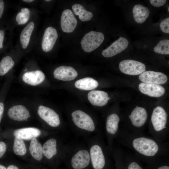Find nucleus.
<instances>
[{
	"label": "nucleus",
	"mask_w": 169,
	"mask_h": 169,
	"mask_svg": "<svg viewBox=\"0 0 169 169\" xmlns=\"http://www.w3.org/2000/svg\"><path fill=\"white\" fill-rule=\"evenodd\" d=\"M58 37L56 30L52 27H49L45 30L43 36L41 46L45 52L51 51L53 48Z\"/></svg>",
	"instance_id": "nucleus-14"
},
{
	"label": "nucleus",
	"mask_w": 169,
	"mask_h": 169,
	"mask_svg": "<svg viewBox=\"0 0 169 169\" xmlns=\"http://www.w3.org/2000/svg\"><path fill=\"white\" fill-rule=\"evenodd\" d=\"M34 24L30 22L23 30L20 36V41L22 48L25 49L28 47L31 36L33 30Z\"/></svg>",
	"instance_id": "nucleus-24"
},
{
	"label": "nucleus",
	"mask_w": 169,
	"mask_h": 169,
	"mask_svg": "<svg viewBox=\"0 0 169 169\" xmlns=\"http://www.w3.org/2000/svg\"><path fill=\"white\" fill-rule=\"evenodd\" d=\"M72 131L78 135L86 137L100 132L95 121L90 115L80 110L71 113Z\"/></svg>",
	"instance_id": "nucleus-4"
},
{
	"label": "nucleus",
	"mask_w": 169,
	"mask_h": 169,
	"mask_svg": "<svg viewBox=\"0 0 169 169\" xmlns=\"http://www.w3.org/2000/svg\"><path fill=\"white\" fill-rule=\"evenodd\" d=\"M139 78L143 82L159 85L165 84L167 80V77L164 74L152 71H144L139 75Z\"/></svg>",
	"instance_id": "nucleus-11"
},
{
	"label": "nucleus",
	"mask_w": 169,
	"mask_h": 169,
	"mask_svg": "<svg viewBox=\"0 0 169 169\" xmlns=\"http://www.w3.org/2000/svg\"><path fill=\"white\" fill-rule=\"evenodd\" d=\"M167 9H168V11L169 12V7H168Z\"/></svg>",
	"instance_id": "nucleus-42"
},
{
	"label": "nucleus",
	"mask_w": 169,
	"mask_h": 169,
	"mask_svg": "<svg viewBox=\"0 0 169 169\" xmlns=\"http://www.w3.org/2000/svg\"><path fill=\"white\" fill-rule=\"evenodd\" d=\"M157 169H169V167L167 166L164 165L159 167Z\"/></svg>",
	"instance_id": "nucleus-38"
},
{
	"label": "nucleus",
	"mask_w": 169,
	"mask_h": 169,
	"mask_svg": "<svg viewBox=\"0 0 169 169\" xmlns=\"http://www.w3.org/2000/svg\"><path fill=\"white\" fill-rule=\"evenodd\" d=\"M4 110L3 104L2 102H0V123L3 113Z\"/></svg>",
	"instance_id": "nucleus-36"
},
{
	"label": "nucleus",
	"mask_w": 169,
	"mask_h": 169,
	"mask_svg": "<svg viewBox=\"0 0 169 169\" xmlns=\"http://www.w3.org/2000/svg\"><path fill=\"white\" fill-rule=\"evenodd\" d=\"M13 134L15 137H19L23 140H30L39 136L41 131L37 128L26 127L15 130Z\"/></svg>",
	"instance_id": "nucleus-20"
},
{
	"label": "nucleus",
	"mask_w": 169,
	"mask_h": 169,
	"mask_svg": "<svg viewBox=\"0 0 169 169\" xmlns=\"http://www.w3.org/2000/svg\"><path fill=\"white\" fill-rule=\"evenodd\" d=\"M87 97L92 105L99 107L105 105L110 99L106 92L99 90L90 91L88 94Z\"/></svg>",
	"instance_id": "nucleus-18"
},
{
	"label": "nucleus",
	"mask_w": 169,
	"mask_h": 169,
	"mask_svg": "<svg viewBox=\"0 0 169 169\" xmlns=\"http://www.w3.org/2000/svg\"><path fill=\"white\" fill-rule=\"evenodd\" d=\"M13 150L16 155L23 156L27 152L25 145L23 140L18 137H15L14 140Z\"/></svg>",
	"instance_id": "nucleus-26"
},
{
	"label": "nucleus",
	"mask_w": 169,
	"mask_h": 169,
	"mask_svg": "<svg viewBox=\"0 0 169 169\" xmlns=\"http://www.w3.org/2000/svg\"><path fill=\"white\" fill-rule=\"evenodd\" d=\"M14 64L11 57L7 56L3 58L0 62V76L6 74L13 67Z\"/></svg>",
	"instance_id": "nucleus-27"
},
{
	"label": "nucleus",
	"mask_w": 169,
	"mask_h": 169,
	"mask_svg": "<svg viewBox=\"0 0 169 169\" xmlns=\"http://www.w3.org/2000/svg\"><path fill=\"white\" fill-rule=\"evenodd\" d=\"M29 151L35 160L40 161L43 158L42 146L36 138H34L31 141Z\"/></svg>",
	"instance_id": "nucleus-22"
},
{
	"label": "nucleus",
	"mask_w": 169,
	"mask_h": 169,
	"mask_svg": "<svg viewBox=\"0 0 169 169\" xmlns=\"http://www.w3.org/2000/svg\"><path fill=\"white\" fill-rule=\"evenodd\" d=\"M72 8L74 14L78 15L79 19L82 21H90L93 17L92 13L86 10L81 4H74Z\"/></svg>",
	"instance_id": "nucleus-25"
},
{
	"label": "nucleus",
	"mask_w": 169,
	"mask_h": 169,
	"mask_svg": "<svg viewBox=\"0 0 169 169\" xmlns=\"http://www.w3.org/2000/svg\"><path fill=\"white\" fill-rule=\"evenodd\" d=\"M75 87L79 89L84 90H91L96 88L98 86V82L90 77H85L76 81Z\"/></svg>",
	"instance_id": "nucleus-23"
},
{
	"label": "nucleus",
	"mask_w": 169,
	"mask_h": 169,
	"mask_svg": "<svg viewBox=\"0 0 169 169\" xmlns=\"http://www.w3.org/2000/svg\"><path fill=\"white\" fill-rule=\"evenodd\" d=\"M154 51L161 54H169V40L163 39L160 41L155 47Z\"/></svg>",
	"instance_id": "nucleus-28"
},
{
	"label": "nucleus",
	"mask_w": 169,
	"mask_h": 169,
	"mask_svg": "<svg viewBox=\"0 0 169 169\" xmlns=\"http://www.w3.org/2000/svg\"><path fill=\"white\" fill-rule=\"evenodd\" d=\"M119 68L123 73L133 75L140 74L146 69V66L144 64L131 59L122 61L119 64Z\"/></svg>",
	"instance_id": "nucleus-9"
},
{
	"label": "nucleus",
	"mask_w": 169,
	"mask_h": 169,
	"mask_svg": "<svg viewBox=\"0 0 169 169\" xmlns=\"http://www.w3.org/2000/svg\"><path fill=\"white\" fill-rule=\"evenodd\" d=\"M161 29L163 32L169 33V18H166L161 22L160 24Z\"/></svg>",
	"instance_id": "nucleus-30"
},
{
	"label": "nucleus",
	"mask_w": 169,
	"mask_h": 169,
	"mask_svg": "<svg viewBox=\"0 0 169 169\" xmlns=\"http://www.w3.org/2000/svg\"><path fill=\"white\" fill-rule=\"evenodd\" d=\"M64 160L67 169H92L87 145L72 142L65 145Z\"/></svg>",
	"instance_id": "nucleus-1"
},
{
	"label": "nucleus",
	"mask_w": 169,
	"mask_h": 169,
	"mask_svg": "<svg viewBox=\"0 0 169 169\" xmlns=\"http://www.w3.org/2000/svg\"><path fill=\"white\" fill-rule=\"evenodd\" d=\"M55 78L63 81H70L78 75L77 71L71 66H61L56 68L54 72Z\"/></svg>",
	"instance_id": "nucleus-16"
},
{
	"label": "nucleus",
	"mask_w": 169,
	"mask_h": 169,
	"mask_svg": "<svg viewBox=\"0 0 169 169\" xmlns=\"http://www.w3.org/2000/svg\"><path fill=\"white\" fill-rule=\"evenodd\" d=\"M86 142L92 169H105L111 152L105 144L100 132L87 137Z\"/></svg>",
	"instance_id": "nucleus-2"
},
{
	"label": "nucleus",
	"mask_w": 169,
	"mask_h": 169,
	"mask_svg": "<svg viewBox=\"0 0 169 169\" xmlns=\"http://www.w3.org/2000/svg\"><path fill=\"white\" fill-rule=\"evenodd\" d=\"M7 149L6 144L3 141H0V158L5 154Z\"/></svg>",
	"instance_id": "nucleus-32"
},
{
	"label": "nucleus",
	"mask_w": 169,
	"mask_h": 169,
	"mask_svg": "<svg viewBox=\"0 0 169 169\" xmlns=\"http://www.w3.org/2000/svg\"><path fill=\"white\" fill-rule=\"evenodd\" d=\"M23 1L27 3H30L34 1L33 0H24Z\"/></svg>",
	"instance_id": "nucleus-40"
},
{
	"label": "nucleus",
	"mask_w": 169,
	"mask_h": 169,
	"mask_svg": "<svg viewBox=\"0 0 169 169\" xmlns=\"http://www.w3.org/2000/svg\"><path fill=\"white\" fill-rule=\"evenodd\" d=\"M8 115L12 119L17 121L26 120L30 116L28 109L22 105H17L10 108Z\"/></svg>",
	"instance_id": "nucleus-17"
},
{
	"label": "nucleus",
	"mask_w": 169,
	"mask_h": 169,
	"mask_svg": "<svg viewBox=\"0 0 169 169\" xmlns=\"http://www.w3.org/2000/svg\"><path fill=\"white\" fill-rule=\"evenodd\" d=\"M4 38V31L0 30V49L3 48V42Z\"/></svg>",
	"instance_id": "nucleus-34"
},
{
	"label": "nucleus",
	"mask_w": 169,
	"mask_h": 169,
	"mask_svg": "<svg viewBox=\"0 0 169 169\" xmlns=\"http://www.w3.org/2000/svg\"><path fill=\"white\" fill-rule=\"evenodd\" d=\"M59 142L55 138L48 139L42 146L43 156L48 160H52L58 156L64 159L65 156V145L59 149Z\"/></svg>",
	"instance_id": "nucleus-7"
},
{
	"label": "nucleus",
	"mask_w": 169,
	"mask_h": 169,
	"mask_svg": "<svg viewBox=\"0 0 169 169\" xmlns=\"http://www.w3.org/2000/svg\"><path fill=\"white\" fill-rule=\"evenodd\" d=\"M128 117L133 126L139 129L145 124L148 114L145 108L137 106L133 110Z\"/></svg>",
	"instance_id": "nucleus-10"
},
{
	"label": "nucleus",
	"mask_w": 169,
	"mask_h": 169,
	"mask_svg": "<svg viewBox=\"0 0 169 169\" xmlns=\"http://www.w3.org/2000/svg\"><path fill=\"white\" fill-rule=\"evenodd\" d=\"M167 114L163 107L158 106L154 109L151 117V131L155 135L160 136L167 131Z\"/></svg>",
	"instance_id": "nucleus-5"
},
{
	"label": "nucleus",
	"mask_w": 169,
	"mask_h": 169,
	"mask_svg": "<svg viewBox=\"0 0 169 169\" xmlns=\"http://www.w3.org/2000/svg\"><path fill=\"white\" fill-rule=\"evenodd\" d=\"M132 13L136 22L139 23H142L148 18L150 14V11L148 8L139 4L134 7Z\"/></svg>",
	"instance_id": "nucleus-21"
},
{
	"label": "nucleus",
	"mask_w": 169,
	"mask_h": 169,
	"mask_svg": "<svg viewBox=\"0 0 169 169\" xmlns=\"http://www.w3.org/2000/svg\"><path fill=\"white\" fill-rule=\"evenodd\" d=\"M125 142L138 155L151 157L160 154L162 145L157 140L140 135H130Z\"/></svg>",
	"instance_id": "nucleus-3"
},
{
	"label": "nucleus",
	"mask_w": 169,
	"mask_h": 169,
	"mask_svg": "<svg viewBox=\"0 0 169 169\" xmlns=\"http://www.w3.org/2000/svg\"><path fill=\"white\" fill-rule=\"evenodd\" d=\"M128 40L123 37H120L107 49L102 52V55L105 57L114 56L125 50L128 45Z\"/></svg>",
	"instance_id": "nucleus-13"
},
{
	"label": "nucleus",
	"mask_w": 169,
	"mask_h": 169,
	"mask_svg": "<svg viewBox=\"0 0 169 169\" xmlns=\"http://www.w3.org/2000/svg\"><path fill=\"white\" fill-rule=\"evenodd\" d=\"M0 169H7V168L4 166L0 164Z\"/></svg>",
	"instance_id": "nucleus-39"
},
{
	"label": "nucleus",
	"mask_w": 169,
	"mask_h": 169,
	"mask_svg": "<svg viewBox=\"0 0 169 169\" xmlns=\"http://www.w3.org/2000/svg\"><path fill=\"white\" fill-rule=\"evenodd\" d=\"M46 1H47V2H49V1H50L51 0H45Z\"/></svg>",
	"instance_id": "nucleus-41"
},
{
	"label": "nucleus",
	"mask_w": 169,
	"mask_h": 169,
	"mask_svg": "<svg viewBox=\"0 0 169 169\" xmlns=\"http://www.w3.org/2000/svg\"><path fill=\"white\" fill-rule=\"evenodd\" d=\"M45 78L44 73L39 70L26 72L22 76V79L24 82L33 86L41 84L44 80Z\"/></svg>",
	"instance_id": "nucleus-19"
},
{
	"label": "nucleus",
	"mask_w": 169,
	"mask_h": 169,
	"mask_svg": "<svg viewBox=\"0 0 169 169\" xmlns=\"http://www.w3.org/2000/svg\"><path fill=\"white\" fill-rule=\"evenodd\" d=\"M77 23V20L71 10L66 9L61 15L60 24L62 31L65 33L73 32Z\"/></svg>",
	"instance_id": "nucleus-12"
},
{
	"label": "nucleus",
	"mask_w": 169,
	"mask_h": 169,
	"mask_svg": "<svg viewBox=\"0 0 169 169\" xmlns=\"http://www.w3.org/2000/svg\"><path fill=\"white\" fill-rule=\"evenodd\" d=\"M127 169H142V168L137 163L132 161L130 163Z\"/></svg>",
	"instance_id": "nucleus-33"
},
{
	"label": "nucleus",
	"mask_w": 169,
	"mask_h": 169,
	"mask_svg": "<svg viewBox=\"0 0 169 169\" xmlns=\"http://www.w3.org/2000/svg\"><path fill=\"white\" fill-rule=\"evenodd\" d=\"M38 113L50 127L55 128L60 126L61 122L59 115L52 109L41 105L38 107Z\"/></svg>",
	"instance_id": "nucleus-8"
},
{
	"label": "nucleus",
	"mask_w": 169,
	"mask_h": 169,
	"mask_svg": "<svg viewBox=\"0 0 169 169\" xmlns=\"http://www.w3.org/2000/svg\"><path fill=\"white\" fill-rule=\"evenodd\" d=\"M30 15V11L27 8H23L16 15V20L18 25L25 24L28 21Z\"/></svg>",
	"instance_id": "nucleus-29"
},
{
	"label": "nucleus",
	"mask_w": 169,
	"mask_h": 169,
	"mask_svg": "<svg viewBox=\"0 0 169 169\" xmlns=\"http://www.w3.org/2000/svg\"><path fill=\"white\" fill-rule=\"evenodd\" d=\"M7 169H19V168L16 165H10L8 166Z\"/></svg>",
	"instance_id": "nucleus-37"
},
{
	"label": "nucleus",
	"mask_w": 169,
	"mask_h": 169,
	"mask_svg": "<svg viewBox=\"0 0 169 169\" xmlns=\"http://www.w3.org/2000/svg\"><path fill=\"white\" fill-rule=\"evenodd\" d=\"M104 38L102 33L91 31L86 34L82 39L81 42L82 48L86 52L92 51L100 46Z\"/></svg>",
	"instance_id": "nucleus-6"
},
{
	"label": "nucleus",
	"mask_w": 169,
	"mask_h": 169,
	"mask_svg": "<svg viewBox=\"0 0 169 169\" xmlns=\"http://www.w3.org/2000/svg\"><path fill=\"white\" fill-rule=\"evenodd\" d=\"M4 8V3L2 0H0V19L3 14Z\"/></svg>",
	"instance_id": "nucleus-35"
},
{
	"label": "nucleus",
	"mask_w": 169,
	"mask_h": 169,
	"mask_svg": "<svg viewBox=\"0 0 169 169\" xmlns=\"http://www.w3.org/2000/svg\"><path fill=\"white\" fill-rule=\"evenodd\" d=\"M166 0H150L151 4L155 7H160L166 3Z\"/></svg>",
	"instance_id": "nucleus-31"
},
{
	"label": "nucleus",
	"mask_w": 169,
	"mask_h": 169,
	"mask_svg": "<svg viewBox=\"0 0 169 169\" xmlns=\"http://www.w3.org/2000/svg\"><path fill=\"white\" fill-rule=\"evenodd\" d=\"M140 92L149 96L159 97L165 93V88L160 85L142 82L138 86Z\"/></svg>",
	"instance_id": "nucleus-15"
}]
</instances>
